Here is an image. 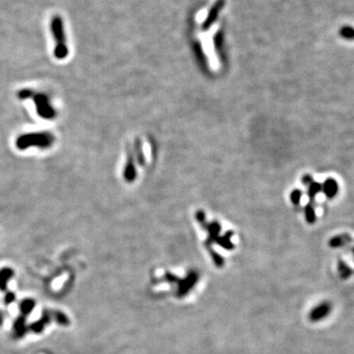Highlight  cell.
Instances as JSON below:
<instances>
[{
	"label": "cell",
	"mask_w": 354,
	"mask_h": 354,
	"mask_svg": "<svg viewBox=\"0 0 354 354\" xmlns=\"http://www.w3.org/2000/svg\"><path fill=\"white\" fill-rule=\"evenodd\" d=\"M51 35L54 40V57L58 60H63L67 57L69 50L67 46L66 34L64 29V21L59 15H54L50 22Z\"/></svg>",
	"instance_id": "1"
},
{
	"label": "cell",
	"mask_w": 354,
	"mask_h": 354,
	"mask_svg": "<svg viewBox=\"0 0 354 354\" xmlns=\"http://www.w3.org/2000/svg\"><path fill=\"white\" fill-rule=\"evenodd\" d=\"M54 142V137L48 132H36L21 135L17 141L16 146L19 150H26L30 147H38L41 149L49 148Z\"/></svg>",
	"instance_id": "2"
},
{
	"label": "cell",
	"mask_w": 354,
	"mask_h": 354,
	"mask_svg": "<svg viewBox=\"0 0 354 354\" xmlns=\"http://www.w3.org/2000/svg\"><path fill=\"white\" fill-rule=\"evenodd\" d=\"M22 99H33L37 108L38 114L44 119H52L56 113L49 104L48 97L44 94H39L30 90H23L19 93Z\"/></svg>",
	"instance_id": "3"
},
{
	"label": "cell",
	"mask_w": 354,
	"mask_h": 354,
	"mask_svg": "<svg viewBox=\"0 0 354 354\" xmlns=\"http://www.w3.org/2000/svg\"><path fill=\"white\" fill-rule=\"evenodd\" d=\"M331 311L332 305L329 302H322L311 310L309 314V319L312 322H319L325 319L331 313Z\"/></svg>",
	"instance_id": "4"
},
{
	"label": "cell",
	"mask_w": 354,
	"mask_h": 354,
	"mask_svg": "<svg viewBox=\"0 0 354 354\" xmlns=\"http://www.w3.org/2000/svg\"><path fill=\"white\" fill-rule=\"evenodd\" d=\"M322 192L326 196L327 199L332 200L336 197L339 192V184L337 183L336 179L332 177H328V178L322 183Z\"/></svg>",
	"instance_id": "5"
},
{
	"label": "cell",
	"mask_w": 354,
	"mask_h": 354,
	"mask_svg": "<svg viewBox=\"0 0 354 354\" xmlns=\"http://www.w3.org/2000/svg\"><path fill=\"white\" fill-rule=\"evenodd\" d=\"M307 189V196L310 200V203H312L316 197L322 192V183H319L317 181H313L310 185L306 187Z\"/></svg>",
	"instance_id": "6"
},
{
	"label": "cell",
	"mask_w": 354,
	"mask_h": 354,
	"mask_svg": "<svg viewBox=\"0 0 354 354\" xmlns=\"http://www.w3.org/2000/svg\"><path fill=\"white\" fill-rule=\"evenodd\" d=\"M304 217L306 220V222L309 224H313L316 222L317 220V216H316V211H315V207L314 205H312V203H309L305 206L304 209Z\"/></svg>",
	"instance_id": "7"
},
{
	"label": "cell",
	"mask_w": 354,
	"mask_h": 354,
	"mask_svg": "<svg viewBox=\"0 0 354 354\" xmlns=\"http://www.w3.org/2000/svg\"><path fill=\"white\" fill-rule=\"evenodd\" d=\"M350 240V237L349 235H337V236H334L333 238H332L330 240V246L331 247H341L342 245H344L345 243H347L348 241Z\"/></svg>",
	"instance_id": "8"
},
{
	"label": "cell",
	"mask_w": 354,
	"mask_h": 354,
	"mask_svg": "<svg viewBox=\"0 0 354 354\" xmlns=\"http://www.w3.org/2000/svg\"><path fill=\"white\" fill-rule=\"evenodd\" d=\"M340 36L347 41H354V28L344 27L340 30Z\"/></svg>",
	"instance_id": "9"
},
{
	"label": "cell",
	"mask_w": 354,
	"mask_h": 354,
	"mask_svg": "<svg viewBox=\"0 0 354 354\" xmlns=\"http://www.w3.org/2000/svg\"><path fill=\"white\" fill-rule=\"evenodd\" d=\"M302 195H303V193H302L301 190H299V189L293 190L290 193V201L292 202V204L295 205V206H298V204H300Z\"/></svg>",
	"instance_id": "10"
},
{
	"label": "cell",
	"mask_w": 354,
	"mask_h": 354,
	"mask_svg": "<svg viewBox=\"0 0 354 354\" xmlns=\"http://www.w3.org/2000/svg\"><path fill=\"white\" fill-rule=\"evenodd\" d=\"M313 181H314V179H313L312 175H310V174H305V175L302 177V184H303L305 187H307L308 185H310Z\"/></svg>",
	"instance_id": "11"
}]
</instances>
